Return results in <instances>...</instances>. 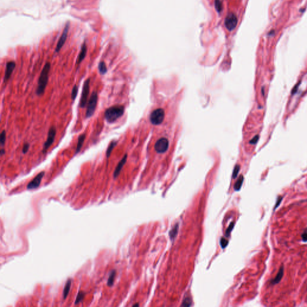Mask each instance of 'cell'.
I'll use <instances>...</instances> for the list:
<instances>
[{"instance_id": "1", "label": "cell", "mask_w": 307, "mask_h": 307, "mask_svg": "<svg viewBox=\"0 0 307 307\" xmlns=\"http://www.w3.org/2000/svg\"><path fill=\"white\" fill-rule=\"evenodd\" d=\"M51 70V64L49 62L45 64L43 68L42 72L38 81V85L36 89V94L37 95H42L45 91V89L48 85L49 73Z\"/></svg>"}, {"instance_id": "2", "label": "cell", "mask_w": 307, "mask_h": 307, "mask_svg": "<svg viewBox=\"0 0 307 307\" xmlns=\"http://www.w3.org/2000/svg\"><path fill=\"white\" fill-rule=\"evenodd\" d=\"M124 107L115 105L107 108L105 112V118L108 123H114L122 117L124 113Z\"/></svg>"}, {"instance_id": "3", "label": "cell", "mask_w": 307, "mask_h": 307, "mask_svg": "<svg viewBox=\"0 0 307 307\" xmlns=\"http://www.w3.org/2000/svg\"><path fill=\"white\" fill-rule=\"evenodd\" d=\"M98 97L97 93L96 91H93L87 104V109L86 110L85 115L86 118H89L94 115L98 102Z\"/></svg>"}, {"instance_id": "4", "label": "cell", "mask_w": 307, "mask_h": 307, "mask_svg": "<svg viewBox=\"0 0 307 307\" xmlns=\"http://www.w3.org/2000/svg\"><path fill=\"white\" fill-rule=\"evenodd\" d=\"M165 117V112L163 109H157L152 112L150 115V121L154 125H159L163 122Z\"/></svg>"}, {"instance_id": "5", "label": "cell", "mask_w": 307, "mask_h": 307, "mask_svg": "<svg viewBox=\"0 0 307 307\" xmlns=\"http://www.w3.org/2000/svg\"><path fill=\"white\" fill-rule=\"evenodd\" d=\"M89 84H90V78L87 79L84 83L82 95L79 103V106L81 108H84L88 104L87 102L88 99V95L89 93Z\"/></svg>"}, {"instance_id": "6", "label": "cell", "mask_w": 307, "mask_h": 307, "mask_svg": "<svg viewBox=\"0 0 307 307\" xmlns=\"http://www.w3.org/2000/svg\"><path fill=\"white\" fill-rule=\"evenodd\" d=\"M56 134V130L55 127H51L48 131V138L44 142L43 145V148L42 152L43 154H45L48 149L51 147V146L52 145V143L55 140V136Z\"/></svg>"}, {"instance_id": "7", "label": "cell", "mask_w": 307, "mask_h": 307, "mask_svg": "<svg viewBox=\"0 0 307 307\" xmlns=\"http://www.w3.org/2000/svg\"><path fill=\"white\" fill-rule=\"evenodd\" d=\"M238 24V18L237 16L233 14L230 13L229 14L224 21V25L226 28L229 31H232L236 27Z\"/></svg>"}, {"instance_id": "8", "label": "cell", "mask_w": 307, "mask_h": 307, "mask_svg": "<svg viewBox=\"0 0 307 307\" xmlns=\"http://www.w3.org/2000/svg\"><path fill=\"white\" fill-rule=\"evenodd\" d=\"M69 28H70V23L69 22L67 23L65 25V28H64L63 31L62 32V34L61 37L59 39V40L57 43L56 48H55V52H59L60 51L61 49L63 46L64 44V43L66 42L67 36H68V32L69 31Z\"/></svg>"}, {"instance_id": "9", "label": "cell", "mask_w": 307, "mask_h": 307, "mask_svg": "<svg viewBox=\"0 0 307 307\" xmlns=\"http://www.w3.org/2000/svg\"><path fill=\"white\" fill-rule=\"evenodd\" d=\"M169 143L168 139L162 138L159 139L155 144V149L158 153H164L169 148Z\"/></svg>"}, {"instance_id": "10", "label": "cell", "mask_w": 307, "mask_h": 307, "mask_svg": "<svg viewBox=\"0 0 307 307\" xmlns=\"http://www.w3.org/2000/svg\"><path fill=\"white\" fill-rule=\"evenodd\" d=\"M45 174V172L44 171L41 172L39 173L32 180L29 182V184L27 185V189L28 190H32V189H35L38 188L42 180V178Z\"/></svg>"}, {"instance_id": "11", "label": "cell", "mask_w": 307, "mask_h": 307, "mask_svg": "<svg viewBox=\"0 0 307 307\" xmlns=\"http://www.w3.org/2000/svg\"><path fill=\"white\" fill-rule=\"evenodd\" d=\"M16 67V63L15 62L10 61L7 62L6 64V70H5V73H4V82H7L11 77V74L15 70Z\"/></svg>"}, {"instance_id": "12", "label": "cell", "mask_w": 307, "mask_h": 307, "mask_svg": "<svg viewBox=\"0 0 307 307\" xmlns=\"http://www.w3.org/2000/svg\"><path fill=\"white\" fill-rule=\"evenodd\" d=\"M127 154H125L124 156L123 157V158L121 159V160L118 164L117 168H115V171L114 172V178H117L119 176V175L121 170L122 169L123 166H124V164H126V163L127 161Z\"/></svg>"}, {"instance_id": "13", "label": "cell", "mask_w": 307, "mask_h": 307, "mask_svg": "<svg viewBox=\"0 0 307 307\" xmlns=\"http://www.w3.org/2000/svg\"><path fill=\"white\" fill-rule=\"evenodd\" d=\"M86 52H87V46H86V44L85 42H84L81 46V51L79 53L78 57H77V60H76V65H79L81 63L82 61L85 59V56L86 55Z\"/></svg>"}, {"instance_id": "14", "label": "cell", "mask_w": 307, "mask_h": 307, "mask_svg": "<svg viewBox=\"0 0 307 307\" xmlns=\"http://www.w3.org/2000/svg\"><path fill=\"white\" fill-rule=\"evenodd\" d=\"M85 139H86V134L85 133H83L79 136L78 140H77V147H76V151H75V154H78L81 151V149L83 147V145L84 143Z\"/></svg>"}, {"instance_id": "15", "label": "cell", "mask_w": 307, "mask_h": 307, "mask_svg": "<svg viewBox=\"0 0 307 307\" xmlns=\"http://www.w3.org/2000/svg\"><path fill=\"white\" fill-rule=\"evenodd\" d=\"M283 275H284V266H283V265H282V266L280 267V269H279V271H278V272L277 275L276 276V277H275V278H274V279H273V280L271 281V283L272 284H276L279 283L280 282V281L281 280V279H282V278H283Z\"/></svg>"}, {"instance_id": "16", "label": "cell", "mask_w": 307, "mask_h": 307, "mask_svg": "<svg viewBox=\"0 0 307 307\" xmlns=\"http://www.w3.org/2000/svg\"><path fill=\"white\" fill-rule=\"evenodd\" d=\"M117 143H118V142L116 141V140L112 141V142L109 143V146H108V147H107V150H106V157H107V159L110 157V155H111V154H112V152L113 149H114V148L117 146Z\"/></svg>"}, {"instance_id": "17", "label": "cell", "mask_w": 307, "mask_h": 307, "mask_svg": "<svg viewBox=\"0 0 307 307\" xmlns=\"http://www.w3.org/2000/svg\"><path fill=\"white\" fill-rule=\"evenodd\" d=\"M71 285H72V280H71V279H68V280L67 281L66 284H65V287H64V299H66V297H67V296H68V293H69L70 290V287H71Z\"/></svg>"}, {"instance_id": "18", "label": "cell", "mask_w": 307, "mask_h": 307, "mask_svg": "<svg viewBox=\"0 0 307 307\" xmlns=\"http://www.w3.org/2000/svg\"><path fill=\"white\" fill-rule=\"evenodd\" d=\"M178 229H179V226H178V224H177L170 231V238L172 241L176 238V235L178 234Z\"/></svg>"}, {"instance_id": "19", "label": "cell", "mask_w": 307, "mask_h": 307, "mask_svg": "<svg viewBox=\"0 0 307 307\" xmlns=\"http://www.w3.org/2000/svg\"><path fill=\"white\" fill-rule=\"evenodd\" d=\"M98 68L100 73L102 75L106 74L107 72V68L106 67V64L104 61H101L99 63Z\"/></svg>"}, {"instance_id": "20", "label": "cell", "mask_w": 307, "mask_h": 307, "mask_svg": "<svg viewBox=\"0 0 307 307\" xmlns=\"http://www.w3.org/2000/svg\"><path fill=\"white\" fill-rule=\"evenodd\" d=\"M243 182H244V176L241 175L239 176V178H238V180L236 182V183L234 185V190H240V189L242 187V185L243 184Z\"/></svg>"}, {"instance_id": "21", "label": "cell", "mask_w": 307, "mask_h": 307, "mask_svg": "<svg viewBox=\"0 0 307 307\" xmlns=\"http://www.w3.org/2000/svg\"><path fill=\"white\" fill-rule=\"evenodd\" d=\"M115 276H116V271L115 270H113L111 272L110 276H109V278H108V280H107V286H112L114 284Z\"/></svg>"}, {"instance_id": "22", "label": "cell", "mask_w": 307, "mask_h": 307, "mask_svg": "<svg viewBox=\"0 0 307 307\" xmlns=\"http://www.w3.org/2000/svg\"><path fill=\"white\" fill-rule=\"evenodd\" d=\"M214 6L216 10L218 13H220L222 10V4L221 0H215Z\"/></svg>"}, {"instance_id": "23", "label": "cell", "mask_w": 307, "mask_h": 307, "mask_svg": "<svg viewBox=\"0 0 307 307\" xmlns=\"http://www.w3.org/2000/svg\"><path fill=\"white\" fill-rule=\"evenodd\" d=\"M6 141V132L5 130H2L0 135V143L2 147H3L4 145H5Z\"/></svg>"}, {"instance_id": "24", "label": "cell", "mask_w": 307, "mask_h": 307, "mask_svg": "<svg viewBox=\"0 0 307 307\" xmlns=\"http://www.w3.org/2000/svg\"><path fill=\"white\" fill-rule=\"evenodd\" d=\"M85 293L84 292H79L77 296L76 297V299L75 301V304H79L84 298V297H85Z\"/></svg>"}, {"instance_id": "25", "label": "cell", "mask_w": 307, "mask_h": 307, "mask_svg": "<svg viewBox=\"0 0 307 307\" xmlns=\"http://www.w3.org/2000/svg\"><path fill=\"white\" fill-rule=\"evenodd\" d=\"M78 93V86L76 85H74L73 88H72V99L74 101L76 99L77 95Z\"/></svg>"}, {"instance_id": "26", "label": "cell", "mask_w": 307, "mask_h": 307, "mask_svg": "<svg viewBox=\"0 0 307 307\" xmlns=\"http://www.w3.org/2000/svg\"><path fill=\"white\" fill-rule=\"evenodd\" d=\"M191 305V301L190 298L189 297H185L184 298V300L183 301L182 306H188L190 307Z\"/></svg>"}, {"instance_id": "27", "label": "cell", "mask_w": 307, "mask_h": 307, "mask_svg": "<svg viewBox=\"0 0 307 307\" xmlns=\"http://www.w3.org/2000/svg\"><path fill=\"white\" fill-rule=\"evenodd\" d=\"M234 222H231V224H230V226H229L228 229H227V230H226V236H229L230 233H231L232 230H233V227H234Z\"/></svg>"}, {"instance_id": "28", "label": "cell", "mask_w": 307, "mask_h": 307, "mask_svg": "<svg viewBox=\"0 0 307 307\" xmlns=\"http://www.w3.org/2000/svg\"><path fill=\"white\" fill-rule=\"evenodd\" d=\"M228 243H229L227 239H226L225 238H222L221 239V240H220V244H221V246H222V248H225L227 247V245H228Z\"/></svg>"}, {"instance_id": "29", "label": "cell", "mask_w": 307, "mask_h": 307, "mask_svg": "<svg viewBox=\"0 0 307 307\" xmlns=\"http://www.w3.org/2000/svg\"><path fill=\"white\" fill-rule=\"evenodd\" d=\"M239 170H240V166H236L234 169V170H233V178H236V176H238V174L239 172Z\"/></svg>"}, {"instance_id": "30", "label": "cell", "mask_w": 307, "mask_h": 307, "mask_svg": "<svg viewBox=\"0 0 307 307\" xmlns=\"http://www.w3.org/2000/svg\"><path fill=\"white\" fill-rule=\"evenodd\" d=\"M29 148H30V144L28 143H25L23 146V148H22V152L23 154H26L27 153V152L29 150Z\"/></svg>"}, {"instance_id": "31", "label": "cell", "mask_w": 307, "mask_h": 307, "mask_svg": "<svg viewBox=\"0 0 307 307\" xmlns=\"http://www.w3.org/2000/svg\"><path fill=\"white\" fill-rule=\"evenodd\" d=\"M283 197H281V196H279V197H278L277 200H276V205H275V208H274V211H275L276 209V208H277L280 206V203H281V201H282V200H283Z\"/></svg>"}, {"instance_id": "32", "label": "cell", "mask_w": 307, "mask_h": 307, "mask_svg": "<svg viewBox=\"0 0 307 307\" xmlns=\"http://www.w3.org/2000/svg\"><path fill=\"white\" fill-rule=\"evenodd\" d=\"M259 136H258V135L255 136V137H254V138L252 139V140H250V143H251V144H253V145L255 144V143L257 142V141H258V140H259Z\"/></svg>"}, {"instance_id": "33", "label": "cell", "mask_w": 307, "mask_h": 307, "mask_svg": "<svg viewBox=\"0 0 307 307\" xmlns=\"http://www.w3.org/2000/svg\"><path fill=\"white\" fill-rule=\"evenodd\" d=\"M302 241L304 242H307V229L302 234Z\"/></svg>"}, {"instance_id": "34", "label": "cell", "mask_w": 307, "mask_h": 307, "mask_svg": "<svg viewBox=\"0 0 307 307\" xmlns=\"http://www.w3.org/2000/svg\"><path fill=\"white\" fill-rule=\"evenodd\" d=\"M6 153V151H5V149H1V151H0V155L1 156H2L4 154H5Z\"/></svg>"}, {"instance_id": "35", "label": "cell", "mask_w": 307, "mask_h": 307, "mask_svg": "<svg viewBox=\"0 0 307 307\" xmlns=\"http://www.w3.org/2000/svg\"><path fill=\"white\" fill-rule=\"evenodd\" d=\"M136 306L138 307V306H139V304H136V305H133V307H136Z\"/></svg>"}]
</instances>
